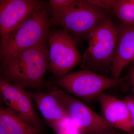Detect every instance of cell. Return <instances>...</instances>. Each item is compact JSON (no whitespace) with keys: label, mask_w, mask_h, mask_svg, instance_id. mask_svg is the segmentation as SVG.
I'll return each mask as SVG.
<instances>
[{"label":"cell","mask_w":134,"mask_h":134,"mask_svg":"<svg viewBox=\"0 0 134 134\" xmlns=\"http://www.w3.org/2000/svg\"><path fill=\"white\" fill-rule=\"evenodd\" d=\"M48 49V40L15 54L2 63L1 77L25 89L41 88L49 68Z\"/></svg>","instance_id":"obj_1"},{"label":"cell","mask_w":134,"mask_h":134,"mask_svg":"<svg viewBox=\"0 0 134 134\" xmlns=\"http://www.w3.org/2000/svg\"><path fill=\"white\" fill-rule=\"evenodd\" d=\"M52 19L41 3L18 28L1 44L2 63L15 54L48 41Z\"/></svg>","instance_id":"obj_2"},{"label":"cell","mask_w":134,"mask_h":134,"mask_svg":"<svg viewBox=\"0 0 134 134\" xmlns=\"http://www.w3.org/2000/svg\"><path fill=\"white\" fill-rule=\"evenodd\" d=\"M117 36V27L110 17L92 29L86 38L88 45L82 58L83 69L93 72L111 69L115 57Z\"/></svg>","instance_id":"obj_3"},{"label":"cell","mask_w":134,"mask_h":134,"mask_svg":"<svg viewBox=\"0 0 134 134\" xmlns=\"http://www.w3.org/2000/svg\"><path fill=\"white\" fill-rule=\"evenodd\" d=\"M107 11L87 1L76 0L70 7L52 16V21L66 30L75 41L76 38L86 39L92 29L109 18Z\"/></svg>","instance_id":"obj_4"},{"label":"cell","mask_w":134,"mask_h":134,"mask_svg":"<svg viewBox=\"0 0 134 134\" xmlns=\"http://www.w3.org/2000/svg\"><path fill=\"white\" fill-rule=\"evenodd\" d=\"M126 80V77L114 79L83 69L56 78L55 84L70 94L90 102L104 91L121 85Z\"/></svg>","instance_id":"obj_5"},{"label":"cell","mask_w":134,"mask_h":134,"mask_svg":"<svg viewBox=\"0 0 134 134\" xmlns=\"http://www.w3.org/2000/svg\"><path fill=\"white\" fill-rule=\"evenodd\" d=\"M50 92L62 107L67 117L77 129L85 134H109L113 128L102 116L93 111L88 107L56 85H49Z\"/></svg>","instance_id":"obj_6"},{"label":"cell","mask_w":134,"mask_h":134,"mask_svg":"<svg viewBox=\"0 0 134 134\" xmlns=\"http://www.w3.org/2000/svg\"><path fill=\"white\" fill-rule=\"evenodd\" d=\"M48 70L56 78L67 74L80 61L76 43L66 30L50 31L48 34Z\"/></svg>","instance_id":"obj_7"},{"label":"cell","mask_w":134,"mask_h":134,"mask_svg":"<svg viewBox=\"0 0 134 134\" xmlns=\"http://www.w3.org/2000/svg\"><path fill=\"white\" fill-rule=\"evenodd\" d=\"M0 93L6 108L12 114L32 126L43 129L44 123L34 108L30 92L1 77Z\"/></svg>","instance_id":"obj_8"},{"label":"cell","mask_w":134,"mask_h":134,"mask_svg":"<svg viewBox=\"0 0 134 134\" xmlns=\"http://www.w3.org/2000/svg\"><path fill=\"white\" fill-rule=\"evenodd\" d=\"M41 3L36 0L0 1L1 44Z\"/></svg>","instance_id":"obj_9"},{"label":"cell","mask_w":134,"mask_h":134,"mask_svg":"<svg viewBox=\"0 0 134 134\" xmlns=\"http://www.w3.org/2000/svg\"><path fill=\"white\" fill-rule=\"evenodd\" d=\"M100 104L102 117L113 128L130 132L133 128L126 105L121 100L102 92L97 97Z\"/></svg>","instance_id":"obj_10"},{"label":"cell","mask_w":134,"mask_h":134,"mask_svg":"<svg viewBox=\"0 0 134 134\" xmlns=\"http://www.w3.org/2000/svg\"><path fill=\"white\" fill-rule=\"evenodd\" d=\"M117 29L115 57L110 69L111 78L114 79L120 78L122 70L134 57V26L123 24Z\"/></svg>","instance_id":"obj_11"},{"label":"cell","mask_w":134,"mask_h":134,"mask_svg":"<svg viewBox=\"0 0 134 134\" xmlns=\"http://www.w3.org/2000/svg\"><path fill=\"white\" fill-rule=\"evenodd\" d=\"M30 92L33 101L46 121L58 134H60L62 124L68 117L57 99L50 92Z\"/></svg>","instance_id":"obj_12"},{"label":"cell","mask_w":134,"mask_h":134,"mask_svg":"<svg viewBox=\"0 0 134 134\" xmlns=\"http://www.w3.org/2000/svg\"><path fill=\"white\" fill-rule=\"evenodd\" d=\"M42 130L29 125L10 112L0 108V134H43Z\"/></svg>","instance_id":"obj_13"},{"label":"cell","mask_w":134,"mask_h":134,"mask_svg":"<svg viewBox=\"0 0 134 134\" xmlns=\"http://www.w3.org/2000/svg\"><path fill=\"white\" fill-rule=\"evenodd\" d=\"M112 9L122 23L134 26V8L132 0H117Z\"/></svg>","instance_id":"obj_14"},{"label":"cell","mask_w":134,"mask_h":134,"mask_svg":"<svg viewBox=\"0 0 134 134\" xmlns=\"http://www.w3.org/2000/svg\"><path fill=\"white\" fill-rule=\"evenodd\" d=\"M76 1V0H50L49 2L52 16L70 7Z\"/></svg>","instance_id":"obj_15"},{"label":"cell","mask_w":134,"mask_h":134,"mask_svg":"<svg viewBox=\"0 0 134 134\" xmlns=\"http://www.w3.org/2000/svg\"><path fill=\"white\" fill-rule=\"evenodd\" d=\"M115 1V0H87V1L91 5L97 7L109 10L112 9Z\"/></svg>","instance_id":"obj_16"},{"label":"cell","mask_w":134,"mask_h":134,"mask_svg":"<svg viewBox=\"0 0 134 134\" xmlns=\"http://www.w3.org/2000/svg\"><path fill=\"white\" fill-rule=\"evenodd\" d=\"M126 105L132 118L133 126L134 127V97L129 96L123 100Z\"/></svg>","instance_id":"obj_17"},{"label":"cell","mask_w":134,"mask_h":134,"mask_svg":"<svg viewBox=\"0 0 134 134\" xmlns=\"http://www.w3.org/2000/svg\"><path fill=\"white\" fill-rule=\"evenodd\" d=\"M129 78L131 84L134 88V67L132 68L130 71Z\"/></svg>","instance_id":"obj_18"},{"label":"cell","mask_w":134,"mask_h":134,"mask_svg":"<svg viewBox=\"0 0 134 134\" xmlns=\"http://www.w3.org/2000/svg\"><path fill=\"white\" fill-rule=\"evenodd\" d=\"M83 133L79 129L76 130L70 134H83Z\"/></svg>","instance_id":"obj_19"},{"label":"cell","mask_w":134,"mask_h":134,"mask_svg":"<svg viewBox=\"0 0 134 134\" xmlns=\"http://www.w3.org/2000/svg\"><path fill=\"white\" fill-rule=\"evenodd\" d=\"M132 3H133V6L134 8V0H132Z\"/></svg>","instance_id":"obj_20"},{"label":"cell","mask_w":134,"mask_h":134,"mask_svg":"<svg viewBox=\"0 0 134 134\" xmlns=\"http://www.w3.org/2000/svg\"><path fill=\"white\" fill-rule=\"evenodd\" d=\"M130 134H134V132H132V133H131Z\"/></svg>","instance_id":"obj_21"},{"label":"cell","mask_w":134,"mask_h":134,"mask_svg":"<svg viewBox=\"0 0 134 134\" xmlns=\"http://www.w3.org/2000/svg\"><path fill=\"white\" fill-rule=\"evenodd\" d=\"M132 61L133 62H134V57L133 59V61Z\"/></svg>","instance_id":"obj_22"},{"label":"cell","mask_w":134,"mask_h":134,"mask_svg":"<svg viewBox=\"0 0 134 134\" xmlns=\"http://www.w3.org/2000/svg\"><path fill=\"white\" fill-rule=\"evenodd\" d=\"M114 134L113 133H110V134Z\"/></svg>","instance_id":"obj_23"}]
</instances>
